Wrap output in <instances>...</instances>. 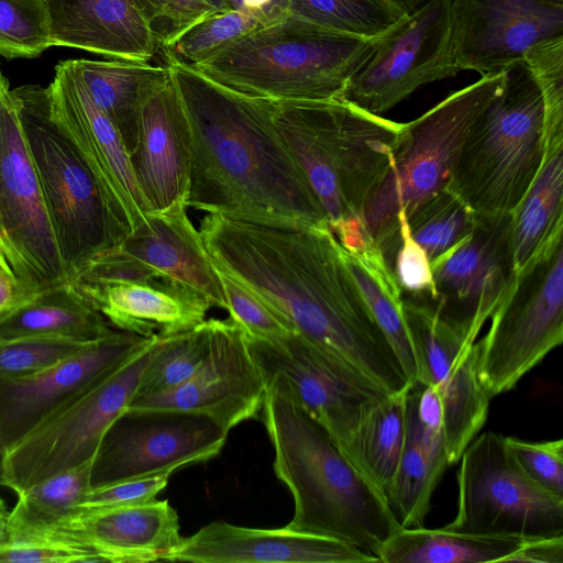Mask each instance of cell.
Wrapping results in <instances>:
<instances>
[{"label":"cell","mask_w":563,"mask_h":563,"mask_svg":"<svg viewBox=\"0 0 563 563\" xmlns=\"http://www.w3.org/2000/svg\"><path fill=\"white\" fill-rule=\"evenodd\" d=\"M199 231L214 265L295 332L350 363L387 393L409 385L329 224L278 227L207 214Z\"/></svg>","instance_id":"obj_1"},{"label":"cell","mask_w":563,"mask_h":563,"mask_svg":"<svg viewBox=\"0 0 563 563\" xmlns=\"http://www.w3.org/2000/svg\"><path fill=\"white\" fill-rule=\"evenodd\" d=\"M166 66L190 130L188 207L257 224H329L276 128V100L230 89L173 58Z\"/></svg>","instance_id":"obj_2"},{"label":"cell","mask_w":563,"mask_h":563,"mask_svg":"<svg viewBox=\"0 0 563 563\" xmlns=\"http://www.w3.org/2000/svg\"><path fill=\"white\" fill-rule=\"evenodd\" d=\"M263 377L261 418L274 450L273 468L295 505L285 527L374 554L401 527L391 508L298 404L286 380L276 374Z\"/></svg>","instance_id":"obj_3"},{"label":"cell","mask_w":563,"mask_h":563,"mask_svg":"<svg viewBox=\"0 0 563 563\" xmlns=\"http://www.w3.org/2000/svg\"><path fill=\"white\" fill-rule=\"evenodd\" d=\"M376 44L292 15L256 27L191 67L235 91L276 101L341 99Z\"/></svg>","instance_id":"obj_4"},{"label":"cell","mask_w":563,"mask_h":563,"mask_svg":"<svg viewBox=\"0 0 563 563\" xmlns=\"http://www.w3.org/2000/svg\"><path fill=\"white\" fill-rule=\"evenodd\" d=\"M276 128L319 199L330 230L362 224L402 123L344 100L276 101Z\"/></svg>","instance_id":"obj_5"},{"label":"cell","mask_w":563,"mask_h":563,"mask_svg":"<svg viewBox=\"0 0 563 563\" xmlns=\"http://www.w3.org/2000/svg\"><path fill=\"white\" fill-rule=\"evenodd\" d=\"M544 155L543 102L525 60L504 70L497 93L460 147L448 189L477 214L512 213Z\"/></svg>","instance_id":"obj_6"},{"label":"cell","mask_w":563,"mask_h":563,"mask_svg":"<svg viewBox=\"0 0 563 563\" xmlns=\"http://www.w3.org/2000/svg\"><path fill=\"white\" fill-rule=\"evenodd\" d=\"M504 71L484 75L416 120L402 123L390 164L368 196L361 216L365 234L391 266L399 245L398 212L448 188L462 142L471 125L499 90Z\"/></svg>","instance_id":"obj_7"},{"label":"cell","mask_w":563,"mask_h":563,"mask_svg":"<svg viewBox=\"0 0 563 563\" xmlns=\"http://www.w3.org/2000/svg\"><path fill=\"white\" fill-rule=\"evenodd\" d=\"M11 95L70 282L130 233L112 214L78 150L52 118L47 89L25 85Z\"/></svg>","instance_id":"obj_8"},{"label":"cell","mask_w":563,"mask_h":563,"mask_svg":"<svg viewBox=\"0 0 563 563\" xmlns=\"http://www.w3.org/2000/svg\"><path fill=\"white\" fill-rule=\"evenodd\" d=\"M460 460L457 511L442 528L522 539L563 536V496L523 472L504 435L486 431L475 437Z\"/></svg>","instance_id":"obj_9"},{"label":"cell","mask_w":563,"mask_h":563,"mask_svg":"<svg viewBox=\"0 0 563 563\" xmlns=\"http://www.w3.org/2000/svg\"><path fill=\"white\" fill-rule=\"evenodd\" d=\"M475 341L481 382L493 399L511 390L563 341V241L515 276Z\"/></svg>","instance_id":"obj_10"},{"label":"cell","mask_w":563,"mask_h":563,"mask_svg":"<svg viewBox=\"0 0 563 563\" xmlns=\"http://www.w3.org/2000/svg\"><path fill=\"white\" fill-rule=\"evenodd\" d=\"M156 336L8 451L9 488L20 494L92 461L106 430L134 398Z\"/></svg>","instance_id":"obj_11"},{"label":"cell","mask_w":563,"mask_h":563,"mask_svg":"<svg viewBox=\"0 0 563 563\" xmlns=\"http://www.w3.org/2000/svg\"><path fill=\"white\" fill-rule=\"evenodd\" d=\"M0 260L29 297L68 283L9 87L0 91Z\"/></svg>","instance_id":"obj_12"},{"label":"cell","mask_w":563,"mask_h":563,"mask_svg":"<svg viewBox=\"0 0 563 563\" xmlns=\"http://www.w3.org/2000/svg\"><path fill=\"white\" fill-rule=\"evenodd\" d=\"M402 313L416 366V385L433 387L440 398L450 465L484 427L492 398L477 369L475 342L438 310L430 295H404Z\"/></svg>","instance_id":"obj_13"},{"label":"cell","mask_w":563,"mask_h":563,"mask_svg":"<svg viewBox=\"0 0 563 563\" xmlns=\"http://www.w3.org/2000/svg\"><path fill=\"white\" fill-rule=\"evenodd\" d=\"M228 433L208 417L177 410L124 409L93 455L90 488L120 481L172 475L214 459Z\"/></svg>","instance_id":"obj_14"},{"label":"cell","mask_w":563,"mask_h":563,"mask_svg":"<svg viewBox=\"0 0 563 563\" xmlns=\"http://www.w3.org/2000/svg\"><path fill=\"white\" fill-rule=\"evenodd\" d=\"M247 342L261 373L283 377L294 398L325 428L339 450L351 440L365 412L388 394L356 367L297 332L273 340L247 336Z\"/></svg>","instance_id":"obj_15"},{"label":"cell","mask_w":563,"mask_h":563,"mask_svg":"<svg viewBox=\"0 0 563 563\" xmlns=\"http://www.w3.org/2000/svg\"><path fill=\"white\" fill-rule=\"evenodd\" d=\"M451 0H426L376 38L341 100L380 115L419 87L455 76L449 67Z\"/></svg>","instance_id":"obj_16"},{"label":"cell","mask_w":563,"mask_h":563,"mask_svg":"<svg viewBox=\"0 0 563 563\" xmlns=\"http://www.w3.org/2000/svg\"><path fill=\"white\" fill-rule=\"evenodd\" d=\"M208 321L209 346L198 369L172 389L133 398L125 409L197 413L227 432L260 417L265 379L251 354L245 332L231 318Z\"/></svg>","instance_id":"obj_17"},{"label":"cell","mask_w":563,"mask_h":563,"mask_svg":"<svg viewBox=\"0 0 563 563\" xmlns=\"http://www.w3.org/2000/svg\"><path fill=\"white\" fill-rule=\"evenodd\" d=\"M559 36L563 0H451L449 67L454 75L498 74Z\"/></svg>","instance_id":"obj_18"},{"label":"cell","mask_w":563,"mask_h":563,"mask_svg":"<svg viewBox=\"0 0 563 563\" xmlns=\"http://www.w3.org/2000/svg\"><path fill=\"white\" fill-rule=\"evenodd\" d=\"M431 271L439 312L472 345L516 276L511 214H477L470 236Z\"/></svg>","instance_id":"obj_19"},{"label":"cell","mask_w":563,"mask_h":563,"mask_svg":"<svg viewBox=\"0 0 563 563\" xmlns=\"http://www.w3.org/2000/svg\"><path fill=\"white\" fill-rule=\"evenodd\" d=\"M46 89L52 118L78 150L112 214L131 233L150 210L119 132L92 100L73 59L55 67Z\"/></svg>","instance_id":"obj_20"},{"label":"cell","mask_w":563,"mask_h":563,"mask_svg":"<svg viewBox=\"0 0 563 563\" xmlns=\"http://www.w3.org/2000/svg\"><path fill=\"white\" fill-rule=\"evenodd\" d=\"M153 338L114 331L47 369L20 378L0 379V438L7 451L117 369Z\"/></svg>","instance_id":"obj_21"},{"label":"cell","mask_w":563,"mask_h":563,"mask_svg":"<svg viewBox=\"0 0 563 563\" xmlns=\"http://www.w3.org/2000/svg\"><path fill=\"white\" fill-rule=\"evenodd\" d=\"M179 517L168 500L85 509L47 544L78 550L93 562L162 561L181 542Z\"/></svg>","instance_id":"obj_22"},{"label":"cell","mask_w":563,"mask_h":563,"mask_svg":"<svg viewBox=\"0 0 563 563\" xmlns=\"http://www.w3.org/2000/svg\"><path fill=\"white\" fill-rule=\"evenodd\" d=\"M162 561L192 563H369L373 554L336 539L287 527L250 528L213 521L168 552Z\"/></svg>","instance_id":"obj_23"},{"label":"cell","mask_w":563,"mask_h":563,"mask_svg":"<svg viewBox=\"0 0 563 563\" xmlns=\"http://www.w3.org/2000/svg\"><path fill=\"white\" fill-rule=\"evenodd\" d=\"M131 166L150 212L188 207L191 137L172 79L144 101Z\"/></svg>","instance_id":"obj_24"},{"label":"cell","mask_w":563,"mask_h":563,"mask_svg":"<svg viewBox=\"0 0 563 563\" xmlns=\"http://www.w3.org/2000/svg\"><path fill=\"white\" fill-rule=\"evenodd\" d=\"M53 46L150 63L162 51L134 0H45Z\"/></svg>","instance_id":"obj_25"},{"label":"cell","mask_w":563,"mask_h":563,"mask_svg":"<svg viewBox=\"0 0 563 563\" xmlns=\"http://www.w3.org/2000/svg\"><path fill=\"white\" fill-rule=\"evenodd\" d=\"M71 285L120 331L166 336L205 322L211 302L195 290L161 277L151 282Z\"/></svg>","instance_id":"obj_26"},{"label":"cell","mask_w":563,"mask_h":563,"mask_svg":"<svg viewBox=\"0 0 563 563\" xmlns=\"http://www.w3.org/2000/svg\"><path fill=\"white\" fill-rule=\"evenodd\" d=\"M187 208L148 212L119 245L161 274L200 294L212 306L227 309L219 274Z\"/></svg>","instance_id":"obj_27"},{"label":"cell","mask_w":563,"mask_h":563,"mask_svg":"<svg viewBox=\"0 0 563 563\" xmlns=\"http://www.w3.org/2000/svg\"><path fill=\"white\" fill-rule=\"evenodd\" d=\"M563 241V143L547 144L539 172L511 213V249L519 274Z\"/></svg>","instance_id":"obj_28"},{"label":"cell","mask_w":563,"mask_h":563,"mask_svg":"<svg viewBox=\"0 0 563 563\" xmlns=\"http://www.w3.org/2000/svg\"><path fill=\"white\" fill-rule=\"evenodd\" d=\"M89 95L119 132L129 156L134 152L141 109L170 78L167 66L131 60L73 59Z\"/></svg>","instance_id":"obj_29"},{"label":"cell","mask_w":563,"mask_h":563,"mask_svg":"<svg viewBox=\"0 0 563 563\" xmlns=\"http://www.w3.org/2000/svg\"><path fill=\"white\" fill-rule=\"evenodd\" d=\"M114 331L69 282L30 296L0 320V340L55 336L88 343Z\"/></svg>","instance_id":"obj_30"},{"label":"cell","mask_w":563,"mask_h":563,"mask_svg":"<svg viewBox=\"0 0 563 563\" xmlns=\"http://www.w3.org/2000/svg\"><path fill=\"white\" fill-rule=\"evenodd\" d=\"M344 263L361 290L375 321L416 385V366L404 313L402 291L378 245L368 236L342 246Z\"/></svg>","instance_id":"obj_31"},{"label":"cell","mask_w":563,"mask_h":563,"mask_svg":"<svg viewBox=\"0 0 563 563\" xmlns=\"http://www.w3.org/2000/svg\"><path fill=\"white\" fill-rule=\"evenodd\" d=\"M418 397L415 385L406 398L405 442L388 496L389 507L405 528L423 525L433 492L450 465L445 451L430 448L422 439Z\"/></svg>","instance_id":"obj_32"},{"label":"cell","mask_w":563,"mask_h":563,"mask_svg":"<svg viewBox=\"0 0 563 563\" xmlns=\"http://www.w3.org/2000/svg\"><path fill=\"white\" fill-rule=\"evenodd\" d=\"M526 540L462 533L444 528L400 527L374 555L383 563L505 562Z\"/></svg>","instance_id":"obj_33"},{"label":"cell","mask_w":563,"mask_h":563,"mask_svg":"<svg viewBox=\"0 0 563 563\" xmlns=\"http://www.w3.org/2000/svg\"><path fill=\"white\" fill-rule=\"evenodd\" d=\"M410 389L387 394L376 401L340 450L387 504L405 442L406 398Z\"/></svg>","instance_id":"obj_34"},{"label":"cell","mask_w":563,"mask_h":563,"mask_svg":"<svg viewBox=\"0 0 563 563\" xmlns=\"http://www.w3.org/2000/svg\"><path fill=\"white\" fill-rule=\"evenodd\" d=\"M91 462L60 472L18 494L10 511L12 541L47 544L79 511L90 489Z\"/></svg>","instance_id":"obj_35"},{"label":"cell","mask_w":563,"mask_h":563,"mask_svg":"<svg viewBox=\"0 0 563 563\" xmlns=\"http://www.w3.org/2000/svg\"><path fill=\"white\" fill-rule=\"evenodd\" d=\"M287 14L367 40L380 37L406 15L390 0H278L276 18Z\"/></svg>","instance_id":"obj_36"},{"label":"cell","mask_w":563,"mask_h":563,"mask_svg":"<svg viewBox=\"0 0 563 563\" xmlns=\"http://www.w3.org/2000/svg\"><path fill=\"white\" fill-rule=\"evenodd\" d=\"M412 239L430 265L463 243L472 233L477 213L445 188L406 216Z\"/></svg>","instance_id":"obj_37"},{"label":"cell","mask_w":563,"mask_h":563,"mask_svg":"<svg viewBox=\"0 0 563 563\" xmlns=\"http://www.w3.org/2000/svg\"><path fill=\"white\" fill-rule=\"evenodd\" d=\"M209 336L208 320L186 331L157 335L134 398L162 393L187 380L205 360Z\"/></svg>","instance_id":"obj_38"},{"label":"cell","mask_w":563,"mask_h":563,"mask_svg":"<svg viewBox=\"0 0 563 563\" xmlns=\"http://www.w3.org/2000/svg\"><path fill=\"white\" fill-rule=\"evenodd\" d=\"M258 26L262 25L255 15L242 9H231L198 21L162 51L165 58L192 66Z\"/></svg>","instance_id":"obj_39"},{"label":"cell","mask_w":563,"mask_h":563,"mask_svg":"<svg viewBox=\"0 0 563 563\" xmlns=\"http://www.w3.org/2000/svg\"><path fill=\"white\" fill-rule=\"evenodd\" d=\"M51 46L45 0H0V56L34 58Z\"/></svg>","instance_id":"obj_40"},{"label":"cell","mask_w":563,"mask_h":563,"mask_svg":"<svg viewBox=\"0 0 563 563\" xmlns=\"http://www.w3.org/2000/svg\"><path fill=\"white\" fill-rule=\"evenodd\" d=\"M541 92L544 145L563 142V36L530 47L523 56Z\"/></svg>","instance_id":"obj_41"},{"label":"cell","mask_w":563,"mask_h":563,"mask_svg":"<svg viewBox=\"0 0 563 563\" xmlns=\"http://www.w3.org/2000/svg\"><path fill=\"white\" fill-rule=\"evenodd\" d=\"M89 343L55 336L0 340V379L20 378L47 369Z\"/></svg>","instance_id":"obj_42"},{"label":"cell","mask_w":563,"mask_h":563,"mask_svg":"<svg viewBox=\"0 0 563 563\" xmlns=\"http://www.w3.org/2000/svg\"><path fill=\"white\" fill-rule=\"evenodd\" d=\"M216 268L224 291L229 318L239 324L247 336L273 340L295 332L251 290L219 267Z\"/></svg>","instance_id":"obj_43"},{"label":"cell","mask_w":563,"mask_h":563,"mask_svg":"<svg viewBox=\"0 0 563 563\" xmlns=\"http://www.w3.org/2000/svg\"><path fill=\"white\" fill-rule=\"evenodd\" d=\"M523 472L542 488L563 496V440L532 442L505 437Z\"/></svg>","instance_id":"obj_44"},{"label":"cell","mask_w":563,"mask_h":563,"mask_svg":"<svg viewBox=\"0 0 563 563\" xmlns=\"http://www.w3.org/2000/svg\"><path fill=\"white\" fill-rule=\"evenodd\" d=\"M163 48L178 34L212 14L197 0H134Z\"/></svg>","instance_id":"obj_45"},{"label":"cell","mask_w":563,"mask_h":563,"mask_svg":"<svg viewBox=\"0 0 563 563\" xmlns=\"http://www.w3.org/2000/svg\"><path fill=\"white\" fill-rule=\"evenodd\" d=\"M399 245L393 271L404 295H431L434 284L431 265L423 249L412 239L404 210L398 212Z\"/></svg>","instance_id":"obj_46"},{"label":"cell","mask_w":563,"mask_h":563,"mask_svg":"<svg viewBox=\"0 0 563 563\" xmlns=\"http://www.w3.org/2000/svg\"><path fill=\"white\" fill-rule=\"evenodd\" d=\"M168 478L169 475H155L92 487L86 493L80 508H112L153 500L167 486Z\"/></svg>","instance_id":"obj_47"},{"label":"cell","mask_w":563,"mask_h":563,"mask_svg":"<svg viewBox=\"0 0 563 563\" xmlns=\"http://www.w3.org/2000/svg\"><path fill=\"white\" fill-rule=\"evenodd\" d=\"M2 562H90V558L85 552L73 549L11 540L0 543V563Z\"/></svg>","instance_id":"obj_48"},{"label":"cell","mask_w":563,"mask_h":563,"mask_svg":"<svg viewBox=\"0 0 563 563\" xmlns=\"http://www.w3.org/2000/svg\"><path fill=\"white\" fill-rule=\"evenodd\" d=\"M505 562L563 563V536L528 539Z\"/></svg>","instance_id":"obj_49"},{"label":"cell","mask_w":563,"mask_h":563,"mask_svg":"<svg viewBox=\"0 0 563 563\" xmlns=\"http://www.w3.org/2000/svg\"><path fill=\"white\" fill-rule=\"evenodd\" d=\"M27 298L14 279L0 277V320Z\"/></svg>","instance_id":"obj_50"},{"label":"cell","mask_w":563,"mask_h":563,"mask_svg":"<svg viewBox=\"0 0 563 563\" xmlns=\"http://www.w3.org/2000/svg\"><path fill=\"white\" fill-rule=\"evenodd\" d=\"M278 0H241V9L255 15L261 25L276 21V3Z\"/></svg>","instance_id":"obj_51"},{"label":"cell","mask_w":563,"mask_h":563,"mask_svg":"<svg viewBox=\"0 0 563 563\" xmlns=\"http://www.w3.org/2000/svg\"><path fill=\"white\" fill-rule=\"evenodd\" d=\"M10 511L8 510L4 501L0 498V543L11 541L9 529Z\"/></svg>","instance_id":"obj_52"},{"label":"cell","mask_w":563,"mask_h":563,"mask_svg":"<svg viewBox=\"0 0 563 563\" xmlns=\"http://www.w3.org/2000/svg\"><path fill=\"white\" fill-rule=\"evenodd\" d=\"M197 1H199L205 7H207L212 14L225 12V11L232 9L229 0H197Z\"/></svg>","instance_id":"obj_53"},{"label":"cell","mask_w":563,"mask_h":563,"mask_svg":"<svg viewBox=\"0 0 563 563\" xmlns=\"http://www.w3.org/2000/svg\"><path fill=\"white\" fill-rule=\"evenodd\" d=\"M398 9L406 14L416 10L426 0H390Z\"/></svg>","instance_id":"obj_54"},{"label":"cell","mask_w":563,"mask_h":563,"mask_svg":"<svg viewBox=\"0 0 563 563\" xmlns=\"http://www.w3.org/2000/svg\"><path fill=\"white\" fill-rule=\"evenodd\" d=\"M7 449L0 438V486L8 487L7 476H5V457H7Z\"/></svg>","instance_id":"obj_55"},{"label":"cell","mask_w":563,"mask_h":563,"mask_svg":"<svg viewBox=\"0 0 563 563\" xmlns=\"http://www.w3.org/2000/svg\"><path fill=\"white\" fill-rule=\"evenodd\" d=\"M0 277H9V278L14 279L11 271L8 268V266L1 260H0Z\"/></svg>","instance_id":"obj_56"},{"label":"cell","mask_w":563,"mask_h":563,"mask_svg":"<svg viewBox=\"0 0 563 563\" xmlns=\"http://www.w3.org/2000/svg\"><path fill=\"white\" fill-rule=\"evenodd\" d=\"M7 87H9V84L0 70V91Z\"/></svg>","instance_id":"obj_57"},{"label":"cell","mask_w":563,"mask_h":563,"mask_svg":"<svg viewBox=\"0 0 563 563\" xmlns=\"http://www.w3.org/2000/svg\"><path fill=\"white\" fill-rule=\"evenodd\" d=\"M232 9H241V0H229Z\"/></svg>","instance_id":"obj_58"}]
</instances>
